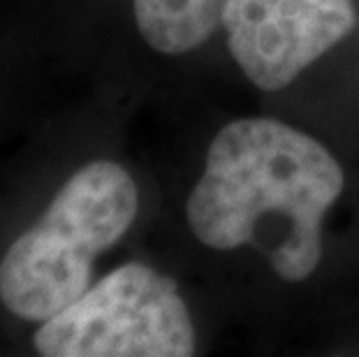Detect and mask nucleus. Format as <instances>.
Wrapping results in <instances>:
<instances>
[{"label":"nucleus","instance_id":"obj_1","mask_svg":"<svg viewBox=\"0 0 359 357\" xmlns=\"http://www.w3.org/2000/svg\"><path fill=\"white\" fill-rule=\"evenodd\" d=\"M343 186L323 142L276 119H236L209 144L186 220L204 246H253L283 281L299 283L323 260L325 216Z\"/></svg>","mask_w":359,"mask_h":357},{"label":"nucleus","instance_id":"obj_2","mask_svg":"<svg viewBox=\"0 0 359 357\" xmlns=\"http://www.w3.org/2000/svg\"><path fill=\"white\" fill-rule=\"evenodd\" d=\"M137 209L140 193L128 170L111 161L83 165L3 255V304L30 323L60 314L90 288L95 257L118 244Z\"/></svg>","mask_w":359,"mask_h":357},{"label":"nucleus","instance_id":"obj_3","mask_svg":"<svg viewBox=\"0 0 359 357\" xmlns=\"http://www.w3.org/2000/svg\"><path fill=\"white\" fill-rule=\"evenodd\" d=\"M35 348L44 357H190L195 328L172 278L126 262L44 321Z\"/></svg>","mask_w":359,"mask_h":357},{"label":"nucleus","instance_id":"obj_4","mask_svg":"<svg viewBox=\"0 0 359 357\" xmlns=\"http://www.w3.org/2000/svg\"><path fill=\"white\" fill-rule=\"evenodd\" d=\"M220 26L246 79L280 90L353 33L357 12L350 0H225Z\"/></svg>","mask_w":359,"mask_h":357},{"label":"nucleus","instance_id":"obj_5","mask_svg":"<svg viewBox=\"0 0 359 357\" xmlns=\"http://www.w3.org/2000/svg\"><path fill=\"white\" fill-rule=\"evenodd\" d=\"M225 0H133L135 21L151 49L181 56L209 40L223 19Z\"/></svg>","mask_w":359,"mask_h":357}]
</instances>
